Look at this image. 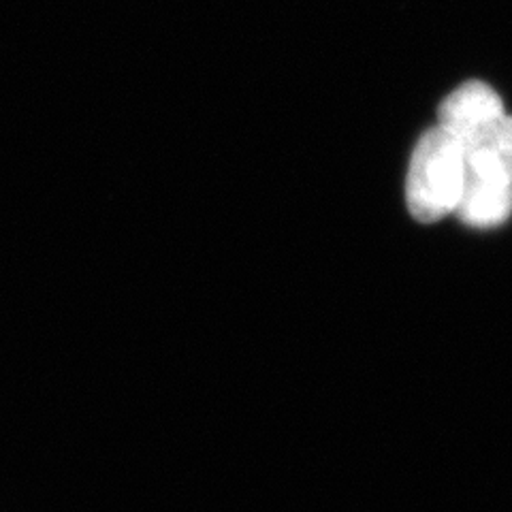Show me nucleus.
I'll return each mask as SVG.
<instances>
[{
	"instance_id": "obj_1",
	"label": "nucleus",
	"mask_w": 512,
	"mask_h": 512,
	"mask_svg": "<svg viewBox=\"0 0 512 512\" xmlns=\"http://www.w3.org/2000/svg\"><path fill=\"white\" fill-rule=\"evenodd\" d=\"M455 214L474 229L500 227L512 214L510 116L463 148V186Z\"/></svg>"
},
{
	"instance_id": "obj_2",
	"label": "nucleus",
	"mask_w": 512,
	"mask_h": 512,
	"mask_svg": "<svg viewBox=\"0 0 512 512\" xmlns=\"http://www.w3.org/2000/svg\"><path fill=\"white\" fill-rule=\"evenodd\" d=\"M463 186V150L444 128L419 139L408 167L406 203L419 222H436L455 212Z\"/></svg>"
},
{
	"instance_id": "obj_3",
	"label": "nucleus",
	"mask_w": 512,
	"mask_h": 512,
	"mask_svg": "<svg viewBox=\"0 0 512 512\" xmlns=\"http://www.w3.org/2000/svg\"><path fill=\"white\" fill-rule=\"evenodd\" d=\"M504 116V103L498 92L485 82H468L442 101L438 126L453 135L463 150Z\"/></svg>"
}]
</instances>
